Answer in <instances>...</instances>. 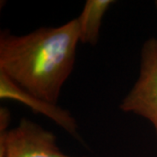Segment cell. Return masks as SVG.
<instances>
[{"mask_svg":"<svg viewBox=\"0 0 157 157\" xmlns=\"http://www.w3.org/2000/svg\"><path fill=\"white\" fill-rule=\"evenodd\" d=\"M0 98L10 99L18 101L27 106L33 112L41 113L45 117L53 121L57 125L67 131L73 137L79 139L78 135V126L76 120L73 118L71 113L58 104L46 101L41 98L29 94L28 92L22 89L20 86L15 84L11 78L5 73L0 72Z\"/></svg>","mask_w":157,"mask_h":157,"instance_id":"obj_4","label":"cell"},{"mask_svg":"<svg viewBox=\"0 0 157 157\" xmlns=\"http://www.w3.org/2000/svg\"><path fill=\"white\" fill-rule=\"evenodd\" d=\"M155 6H156V9H157V1H155Z\"/></svg>","mask_w":157,"mask_h":157,"instance_id":"obj_7","label":"cell"},{"mask_svg":"<svg viewBox=\"0 0 157 157\" xmlns=\"http://www.w3.org/2000/svg\"><path fill=\"white\" fill-rule=\"evenodd\" d=\"M79 32L77 18L23 36L0 33V72L22 89L58 104L74 67Z\"/></svg>","mask_w":157,"mask_h":157,"instance_id":"obj_1","label":"cell"},{"mask_svg":"<svg viewBox=\"0 0 157 157\" xmlns=\"http://www.w3.org/2000/svg\"><path fill=\"white\" fill-rule=\"evenodd\" d=\"M11 121V113L7 107H1L0 109V134L6 132Z\"/></svg>","mask_w":157,"mask_h":157,"instance_id":"obj_6","label":"cell"},{"mask_svg":"<svg viewBox=\"0 0 157 157\" xmlns=\"http://www.w3.org/2000/svg\"><path fill=\"white\" fill-rule=\"evenodd\" d=\"M140 75L120 109L149 121L157 137V39L145 41L140 52Z\"/></svg>","mask_w":157,"mask_h":157,"instance_id":"obj_2","label":"cell"},{"mask_svg":"<svg viewBox=\"0 0 157 157\" xmlns=\"http://www.w3.org/2000/svg\"><path fill=\"white\" fill-rule=\"evenodd\" d=\"M0 157L74 156L59 149L53 133L23 118L17 127L0 134Z\"/></svg>","mask_w":157,"mask_h":157,"instance_id":"obj_3","label":"cell"},{"mask_svg":"<svg viewBox=\"0 0 157 157\" xmlns=\"http://www.w3.org/2000/svg\"><path fill=\"white\" fill-rule=\"evenodd\" d=\"M113 4H114L113 0H87L86 2L82 12L77 17L79 42L96 45L103 17Z\"/></svg>","mask_w":157,"mask_h":157,"instance_id":"obj_5","label":"cell"}]
</instances>
